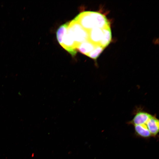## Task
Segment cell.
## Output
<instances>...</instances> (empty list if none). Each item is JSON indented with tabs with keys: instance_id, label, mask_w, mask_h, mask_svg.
Masks as SVG:
<instances>
[{
	"instance_id": "6da1fadb",
	"label": "cell",
	"mask_w": 159,
	"mask_h": 159,
	"mask_svg": "<svg viewBox=\"0 0 159 159\" xmlns=\"http://www.w3.org/2000/svg\"><path fill=\"white\" fill-rule=\"evenodd\" d=\"M74 19L87 31L97 27L98 18L97 12L84 11L77 15Z\"/></svg>"
},
{
	"instance_id": "7a4b0ae2",
	"label": "cell",
	"mask_w": 159,
	"mask_h": 159,
	"mask_svg": "<svg viewBox=\"0 0 159 159\" xmlns=\"http://www.w3.org/2000/svg\"><path fill=\"white\" fill-rule=\"evenodd\" d=\"M67 29L73 37L77 47L79 44L89 40L88 31L74 19L69 21Z\"/></svg>"
},
{
	"instance_id": "3957f363",
	"label": "cell",
	"mask_w": 159,
	"mask_h": 159,
	"mask_svg": "<svg viewBox=\"0 0 159 159\" xmlns=\"http://www.w3.org/2000/svg\"><path fill=\"white\" fill-rule=\"evenodd\" d=\"M61 46L72 57H74L77 53V44L71 33L67 29L65 33Z\"/></svg>"
},
{
	"instance_id": "277c9868",
	"label": "cell",
	"mask_w": 159,
	"mask_h": 159,
	"mask_svg": "<svg viewBox=\"0 0 159 159\" xmlns=\"http://www.w3.org/2000/svg\"><path fill=\"white\" fill-rule=\"evenodd\" d=\"M105 28L95 27L88 31L89 41L95 44L100 45L104 34V29Z\"/></svg>"
},
{
	"instance_id": "5b68a950",
	"label": "cell",
	"mask_w": 159,
	"mask_h": 159,
	"mask_svg": "<svg viewBox=\"0 0 159 159\" xmlns=\"http://www.w3.org/2000/svg\"><path fill=\"white\" fill-rule=\"evenodd\" d=\"M152 116L145 111H139L136 113L133 119L129 123L133 126L145 124Z\"/></svg>"
},
{
	"instance_id": "8992f818",
	"label": "cell",
	"mask_w": 159,
	"mask_h": 159,
	"mask_svg": "<svg viewBox=\"0 0 159 159\" xmlns=\"http://www.w3.org/2000/svg\"><path fill=\"white\" fill-rule=\"evenodd\" d=\"M97 45H98L95 44L88 40L79 44L77 47L76 49L77 51L87 56Z\"/></svg>"
},
{
	"instance_id": "52a82bcc",
	"label": "cell",
	"mask_w": 159,
	"mask_h": 159,
	"mask_svg": "<svg viewBox=\"0 0 159 159\" xmlns=\"http://www.w3.org/2000/svg\"><path fill=\"white\" fill-rule=\"evenodd\" d=\"M146 126L152 137L156 136L159 132V120L155 116L152 115L147 122Z\"/></svg>"
},
{
	"instance_id": "ba28073f",
	"label": "cell",
	"mask_w": 159,
	"mask_h": 159,
	"mask_svg": "<svg viewBox=\"0 0 159 159\" xmlns=\"http://www.w3.org/2000/svg\"><path fill=\"white\" fill-rule=\"evenodd\" d=\"M146 123L142 125H134L136 134L144 138H148L152 135L146 126Z\"/></svg>"
},
{
	"instance_id": "9c48e42d",
	"label": "cell",
	"mask_w": 159,
	"mask_h": 159,
	"mask_svg": "<svg viewBox=\"0 0 159 159\" xmlns=\"http://www.w3.org/2000/svg\"><path fill=\"white\" fill-rule=\"evenodd\" d=\"M69 22H68L60 26L56 32V36L57 41L61 45L62 44L63 37L67 29Z\"/></svg>"
},
{
	"instance_id": "30bf717a",
	"label": "cell",
	"mask_w": 159,
	"mask_h": 159,
	"mask_svg": "<svg viewBox=\"0 0 159 159\" xmlns=\"http://www.w3.org/2000/svg\"><path fill=\"white\" fill-rule=\"evenodd\" d=\"M105 48L100 45H97L95 48L87 55L92 59L96 60Z\"/></svg>"
}]
</instances>
